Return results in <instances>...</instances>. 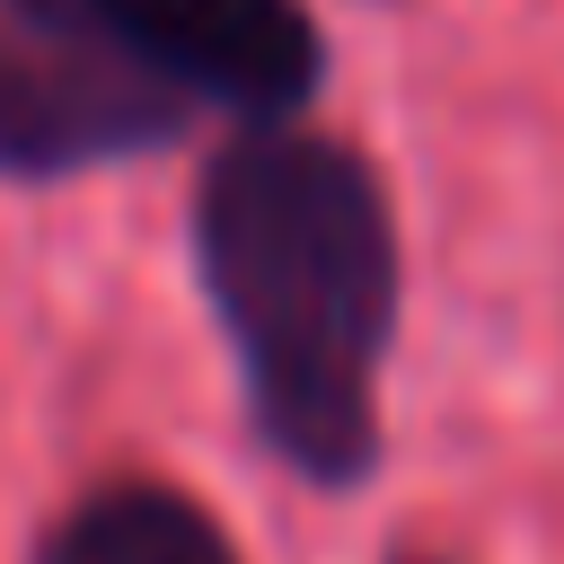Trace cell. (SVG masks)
Returning <instances> with one entry per match:
<instances>
[{"label":"cell","mask_w":564,"mask_h":564,"mask_svg":"<svg viewBox=\"0 0 564 564\" xmlns=\"http://www.w3.org/2000/svg\"><path fill=\"white\" fill-rule=\"evenodd\" d=\"M194 273L264 449L308 485H361L397 335V220L370 159L335 132L247 123L194 185Z\"/></svg>","instance_id":"obj_1"},{"label":"cell","mask_w":564,"mask_h":564,"mask_svg":"<svg viewBox=\"0 0 564 564\" xmlns=\"http://www.w3.org/2000/svg\"><path fill=\"white\" fill-rule=\"evenodd\" d=\"M35 564H238V546L194 494L132 476V485H97L88 502H70Z\"/></svg>","instance_id":"obj_4"},{"label":"cell","mask_w":564,"mask_h":564,"mask_svg":"<svg viewBox=\"0 0 564 564\" xmlns=\"http://www.w3.org/2000/svg\"><path fill=\"white\" fill-rule=\"evenodd\" d=\"M185 123V97L97 62L70 35L0 18V176H79L106 159H141L167 150Z\"/></svg>","instance_id":"obj_3"},{"label":"cell","mask_w":564,"mask_h":564,"mask_svg":"<svg viewBox=\"0 0 564 564\" xmlns=\"http://www.w3.org/2000/svg\"><path fill=\"white\" fill-rule=\"evenodd\" d=\"M9 18L238 123H291L326 79V44L300 0H9Z\"/></svg>","instance_id":"obj_2"}]
</instances>
